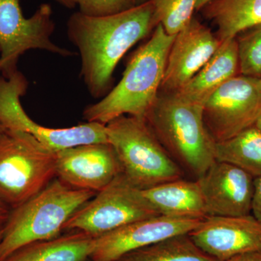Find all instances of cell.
<instances>
[{
	"label": "cell",
	"instance_id": "1",
	"mask_svg": "<svg viewBox=\"0 0 261 261\" xmlns=\"http://www.w3.org/2000/svg\"><path fill=\"white\" fill-rule=\"evenodd\" d=\"M152 2L106 16L73 13L68 36L81 56V77L89 94L100 99L111 91L113 72L121 58L155 29Z\"/></svg>",
	"mask_w": 261,
	"mask_h": 261
},
{
	"label": "cell",
	"instance_id": "2",
	"mask_svg": "<svg viewBox=\"0 0 261 261\" xmlns=\"http://www.w3.org/2000/svg\"><path fill=\"white\" fill-rule=\"evenodd\" d=\"M175 37L158 24L150 39L130 58L121 81L84 110V119L104 125L121 116L146 119L159 96Z\"/></svg>",
	"mask_w": 261,
	"mask_h": 261
},
{
	"label": "cell",
	"instance_id": "3",
	"mask_svg": "<svg viewBox=\"0 0 261 261\" xmlns=\"http://www.w3.org/2000/svg\"><path fill=\"white\" fill-rule=\"evenodd\" d=\"M146 120L168 153L195 180L216 161V142L204 123L203 106L159 92Z\"/></svg>",
	"mask_w": 261,
	"mask_h": 261
},
{
	"label": "cell",
	"instance_id": "4",
	"mask_svg": "<svg viewBox=\"0 0 261 261\" xmlns=\"http://www.w3.org/2000/svg\"><path fill=\"white\" fill-rule=\"evenodd\" d=\"M96 194L54 178L37 195L10 210L0 240V261L24 245L60 236L67 221Z\"/></svg>",
	"mask_w": 261,
	"mask_h": 261
},
{
	"label": "cell",
	"instance_id": "5",
	"mask_svg": "<svg viewBox=\"0 0 261 261\" xmlns=\"http://www.w3.org/2000/svg\"><path fill=\"white\" fill-rule=\"evenodd\" d=\"M106 127L121 172L134 186L145 190L184 178L185 173L161 145L147 120L121 116Z\"/></svg>",
	"mask_w": 261,
	"mask_h": 261
},
{
	"label": "cell",
	"instance_id": "6",
	"mask_svg": "<svg viewBox=\"0 0 261 261\" xmlns=\"http://www.w3.org/2000/svg\"><path fill=\"white\" fill-rule=\"evenodd\" d=\"M56 178V152L28 133H0V200L11 209Z\"/></svg>",
	"mask_w": 261,
	"mask_h": 261
},
{
	"label": "cell",
	"instance_id": "7",
	"mask_svg": "<svg viewBox=\"0 0 261 261\" xmlns=\"http://www.w3.org/2000/svg\"><path fill=\"white\" fill-rule=\"evenodd\" d=\"M159 215L142 190L121 172L70 218L63 231H80L97 238Z\"/></svg>",
	"mask_w": 261,
	"mask_h": 261
},
{
	"label": "cell",
	"instance_id": "8",
	"mask_svg": "<svg viewBox=\"0 0 261 261\" xmlns=\"http://www.w3.org/2000/svg\"><path fill=\"white\" fill-rule=\"evenodd\" d=\"M27 88L28 82L18 70L7 78L0 77V125L5 129L28 133L56 152L76 146L108 142L106 125L102 123L87 122L65 128L38 124L20 104V98Z\"/></svg>",
	"mask_w": 261,
	"mask_h": 261
},
{
	"label": "cell",
	"instance_id": "9",
	"mask_svg": "<svg viewBox=\"0 0 261 261\" xmlns=\"http://www.w3.org/2000/svg\"><path fill=\"white\" fill-rule=\"evenodd\" d=\"M55 29L50 5L43 4L30 18L24 17L20 0H0V70L10 76L18 59L30 49H42L63 57L73 53L57 45L51 37Z\"/></svg>",
	"mask_w": 261,
	"mask_h": 261
},
{
	"label": "cell",
	"instance_id": "10",
	"mask_svg": "<svg viewBox=\"0 0 261 261\" xmlns=\"http://www.w3.org/2000/svg\"><path fill=\"white\" fill-rule=\"evenodd\" d=\"M261 118V78L238 75L227 81L203 106L206 128L216 142L255 126Z\"/></svg>",
	"mask_w": 261,
	"mask_h": 261
},
{
	"label": "cell",
	"instance_id": "11",
	"mask_svg": "<svg viewBox=\"0 0 261 261\" xmlns=\"http://www.w3.org/2000/svg\"><path fill=\"white\" fill-rule=\"evenodd\" d=\"M189 234L202 251L219 261L261 251V224L251 214L208 216Z\"/></svg>",
	"mask_w": 261,
	"mask_h": 261
},
{
	"label": "cell",
	"instance_id": "12",
	"mask_svg": "<svg viewBox=\"0 0 261 261\" xmlns=\"http://www.w3.org/2000/svg\"><path fill=\"white\" fill-rule=\"evenodd\" d=\"M121 173L111 144L76 146L56 152V177L78 190L99 192Z\"/></svg>",
	"mask_w": 261,
	"mask_h": 261
},
{
	"label": "cell",
	"instance_id": "13",
	"mask_svg": "<svg viewBox=\"0 0 261 261\" xmlns=\"http://www.w3.org/2000/svg\"><path fill=\"white\" fill-rule=\"evenodd\" d=\"M202 220L159 216L140 220L96 238L92 261H117L122 256L174 235L188 233Z\"/></svg>",
	"mask_w": 261,
	"mask_h": 261
},
{
	"label": "cell",
	"instance_id": "14",
	"mask_svg": "<svg viewBox=\"0 0 261 261\" xmlns=\"http://www.w3.org/2000/svg\"><path fill=\"white\" fill-rule=\"evenodd\" d=\"M207 216L251 214L254 178L226 162L216 161L197 178Z\"/></svg>",
	"mask_w": 261,
	"mask_h": 261
},
{
	"label": "cell",
	"instance_id": "15",
	"mask_svg": "<svg viewBox=\"0 0 261 261\" xmlns=\"http://www.w3.org/2000/svg\"><path fill=\"white\" fill-rule=\"evenodd\" d=\"M221 41L195 18L175 37L160 92L176 93L205 65Z\"/></svg>",
	"mask_w": 261,
	"mask_h": 261
},
{
	"label": "cell",
	"instance_id": "16",
	"mask_svg": "<svg viewBox=\"0 0 261 261\" xmlns=\"http://www.w3.org/2000/svg\"><path fill=\"white\" fill-rule=\"evenodd\" d=\"M240 74L236 39H226L205 65L174 94L188 102L203 106L221 86Z\"/></svg>",
	"mask_w": 261,
	"mask_h": 261
},
{
	"label": "cell",
	"instance_id": "17",
	"mask_svg": "<svg viewBox=\"0 0 261 261\" xmlns=\"http://www.w3.org/2000/svg\"><path fill=\"white\" fill-rule=\"evenodd\" d=\"M160 215L175 219L203 220L207 216L197 180L181 178L142 190Z\"/></svg>",
	"mask_w": 261,
	"mask_h": 261
},
{
	"label": "cell",
	"instance_id": "18",
	"mask_svg": "<svg viewBox=\"0 0 261 261\" xmlns=\"http://www.w3.org/2000/svg\"><path fill=\"white\" fill-rule=\"evenodd\" d=\"M96 238L80 231L20 247L3 261H87L95 247Z\"/></svg>",
	"mask_w": 261,
	"mask_h": 261
},
{
	"label": "cell",
	"instance_id": "19",
	"mask_svg": "<svg viewBox=\"0 0 261 261\" xmlns=\"http://www.w3.org/2000/svg\"><path fill=\"white\" fill-rule=\"evenodd\" d=\"M202 10L221 42L261 23V0H213Z\"/></svg>",
	"mask_w": 261,
	"mask_h": 261
},
{
	"label": "cell",
	"instance_id": "20",
	"mask_svg": "<svg viewBox=\"0 0 261 261\" xmlns=\"http://www.w3.org/2000/svg\"><path fill=\"white\" fill-rule=\"evenodd\" d=\"M216 160L234 165L254 178L261 176V130L250 127L238 135L216 142Z\"/></svg>",
	"mask_w": 261,
	"mask_h": 261
},
{
	"label": "cell",
	"instance_id": "21",
	"mask_svg": "<svg viewBox=\"0 0 261 261\" xmlns=\"http://www.w3.org/2000/svg\"><path fill=\"white\" fill-rule=\"evenodd\" d=\"M117 261H219L196 245L188 233L174 235L134 250Z\"/></svg>",
	"mask_w": 261,
	"mask_h": 261
},
{
	"label": "cell",
	"instance_id": "22",
	"mask_svg": "<svg viewBox=\"0 0 261 261\" xmlns=\"http://www.w3.org/2000/svg\"><path fill=\"white\" fill-rule=\"evenodd\" d=\"M156 27L161 24L165 32L175 36L191 21L198 0H151Z\"/></svg>",
	"mask_w": 261,
	"mask_h": 261
},
{
	"label": "cell",
	"instance_id": "23",
	"mask_svg": "<svg viewBox=\"0 0 261 261\" xmlns=\"http://www.w3.org/2000/svg\"><path fill=\"white\" fill-rule=\"evenodd\" d=\"M235 39L240 74L261 78V23L240 33Z\"/></svg>",
	"mask_w": 261,
	"mask_h": 261
},
{
	"label": "cell",
	"instance_id": "24",
	"mask_svg": "<svg viewBox=\"0 0 261 261\" xmlns=\"http://www.w3.org/2000/svg\"><path fill=\"white\" fill-rule=\"evenodd\" d=\"M80 13L89 16L116 14L135 6L133 0H74Z\"/></svg>",
	"mask_w": 261,
	"mask_h": 261
},
{
	"label": "cell",
	"instance_id": "25",
	"mask_svg": "<svg viewBox=\"0 0 261 261\" xmlns=\"http://www.w3.org/2000/svg\"><path fill=\"white\" fill-rule=\"evenodd\" d=\"M252 213V216L261 224V176L254 178Z\"/></svg>",
	"mask_w": 261,
	"mask_h": 261
},
{
	"label": "cell",
	"instance_id": "26",
	"mask_svg": "<svg viewBox=\"0 0 261 261\" xmlns=\"http://www.w3.org/2000/svg\"><path fill=\"white\" fill-rule=\"evenodd\" d=\"M226 261H261V251L240 254Z\"/></svg>",
	"mask_w": 261,
	"mask_h": 261
},
{
	"label": "cell",
	"instance_id": "27",
	"mask_svg": "<svg viewBox=\"0 0 261 261\" xmlns=\"http://www.w3.org/2000/svg\"><path fill=\"white\" fill-rule=\"evenodd\" d=\"M10 212V207L0 200V224H4Z\"/></svg>",
	"mask_w": 261,
	"mask_h": 261
},
{
	"label": "cell",
	"instance_id": "28",
	"mask_svg": "<svg viewBox=\"0 0 261 261\" xmlns=\"http://www.w3.org/2000/svg\"><path fill=\"white\" fill-rule=\"evenodd\" d=\"M58 3H60L63 6L68 8H73L75 6L74 0H56Z\"/></svg>",
	"mask_w": 261,
	"mask_h": 261
},
{
	"label": "cell",
	"instance_id": "29",
	"mask_svg": "<svg viewBox=\"0 0 261 261\" xmlns=\"http://www.w3.org/2000/svg\"><path fill=\"white\" fill-rule=\"evenodd\" d=\"M213 0H198L197 2V6H196V10H202L206 5L208 4Z\"/></svg>",
	"mask_w": 261,
	"mask_h": 261
},
{
	"label": "cell",
	"instance_id": "30",
	"mask_svg": "<svg viewBox=\"0 0 261 261\" xmlns=\"http://www.w3.org/2000/svg\"><path fill=\"white\" fill-rule=\"evenodd\" d=\"M149 1H151V0H133L135 6H137V5L145 4V3H147V2Z\"/></svg>",
	"mask_w": 261,
	"mask_h": 261
},
{
	"label": "cell",
	"instance_id": "31",
	"mask_svg": "<svg viewBox=\"0 0 261 261\" xmlns=\"http://www.w3.org/2000/svg\"><path fill=\"white\" fill-rule=\"evenodd\" d=\"M4 224H0V240H1L2 237H3V228H4Z\"/></svg>",
	"mask_w": 261,
	"mask_h": 261
},
{
	"label": "cell",
	"instance_id": "32",
	"mask_svg": "<svg viewBox=\"0 0 261 261\" xmlns=\"http://www.w3.org/2000/svg\"><path fill=\"white\" fill-rule=\"evenodd\" d=\"M255 126L257 127V128H260L261 130V118H260V119L257 121L256 124H255Z\"/></svg>",
	"mask_w": 261,
	"mask_h": 261
},
{
	"label": "cell",
	"instance_id": "33",
	"mask_svg": "<svg viewBox=\"0 0 261 261\" xmlns=\"http://www.w3.org/2000/svg\"><path fill=\"white\" fill-rule=\"evenodd\" d=\"M3 130H4V128H3V127L1 125H0V133H1V132H3Z\"/></svg>",
	"mask_w": 261,
	"mask_h": 261
},
{
	"label": "cell",
	"instance_id": "34",
	"mask_svg": "<svg viewBox=\"0 0 261 261\" xmlns=\"http://www.w3.org/2000/svg\"><path fill=\"white\" fill-rule=\"evenodd\" d=\"M87 261H92V260H91L90 259H89V260H87Z\"/></svg>",
	"mask_w": 261,
	"mask_h": 261
}]
</instances>
